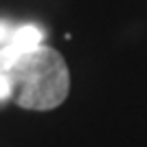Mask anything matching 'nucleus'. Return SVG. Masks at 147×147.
<instances>
[{
    "mask_svg": "<svg viewBox=\"0 0 147 147\" xmlns=\"http://www.w3.org/2000/svg\"><path fill=\"white\" fill-rule=\"evenodd\" d=\"M9 97H11V84L5 75H0V101H5Z\"/></svg>",
    "mask_w": 147,
    "mask_h": 147,
    "instance_id": "4",
    "label": "nucleus"
},
{
    "mask_svg": "<svg viewBox=\"0 0 147 147\" xmlns=\"http://www.w3.org/2000/svg\"><path fill=\"white\" fill-rule=\"evenodd\" d=\"M11 99L24 110H53L70 90V75L64 57L51 46L29 51L5 73Z\"/></svg>",
    "mask_w": 147,
    "mask_h": 147,
    "instance_id": "1",
    "label": "nucleus"
},
{
    "mask_svg": "<svg viewBox=\"0 0 147 147\" xmlns=\"http://www.w3.org/2000/svg\"><path fill=\"white\" fill-rule=\"evenodd\" d=\"M42 37H44L42 29H37L33 24L18 26V29L13 31L11 40L5 46H0V75H5L24 53L42 46Z\"/></svg>",
    "mask_w": 147,
    "mask_h": 147,
    "instance_id": "2",
    "label": "nucleus"
},
{
    "mask_svg": "<svg viewBox=\"0 0 147 147\" xmlns=\"http://www.w3.org/2000/svg\"><path fill=\"white\" fill-rule=\"evenodd\" d=\"M13 26L7 22V20H0V46H5L9 40H11V35H13Z\"/></svg>",
    "mask_w": 147,
    "mask_h": 147,
    "instance_id": "3",
    "label": "nucleus"
}]
</instances>
